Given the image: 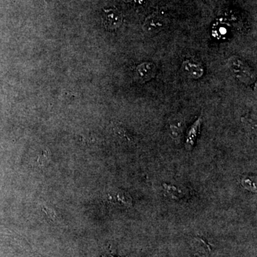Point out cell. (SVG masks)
Listing matches in <instances>:
<instances>
[{"label":"cell","mask_w":257,"mask_h":257,"mask_svg":"<svg viewBox=\"0 0 257 257\" xmlns=\"http://www.w3.org/2000/svg\"><path fill=\"white\" fill-rule=\"evenodd\" d=\"M230 72L240 82L251 84L256 79V74L251 67L238 56H231L227 61Z\"/></svg>","instance_id":"obj_1"},{"label":"cell","mask_w":257,"mask_h":257,"mask_svg":"<svg viewBox=\"0 0 257 257\" xmlns=\"http://www.w3.org/2000/svg\"><path fill=\"white\" fill-rule=\"evenodd\" d=\"M242 185L245 188L249 189V190H254L256 189V184L253 183L249 178H244L242 179Z\"/></svg>","instance_id":"obj_10"},{"label":"cell","mask_w":257,"mask_h":257,"mask_svg":"<svg viewBox=\"0 0 257 257\" xmlns=\"http://www.w3.org/2000/svg\"><path fill=\"white\" fill-rule=\"evenodd\" d=\"M43 1L46 2V1H47V0H43Z\"/></svg>","instance_id":"obj_11"},{"label":"cell","mask_w":257,"mask_h":257,"mask_svg":"<svg viewBox=\"0 0 257 257\" xmlns=\"http://www.w3.org/2000/svg\"><path fill=\"white\" fill-rule=\"evenodd\" d=\"M157 73V67L152 62H143L137 67L135 75L137 79L141 82H146L151 80Z\"/></svg>","instance_id":"obj_5"},{"label":"cell","mask_w":257,"mask_h":257,"mask_svg":"<svg viewBox=\"0 0 257 257\" xmlns=\"http://www.w3.org/2000/svg\"><path fill=\"white\" fill-rule=\"evenodd\" d=\"M193 247H194V251L199 256H203V257L209 256L210 248L202 239L197 238L194 240V242H193Z\"/></svg>","instance_id":"obj_8"},{"label":"cell","mask_w":257,"mask_h":257,"mask_svg":"<svg viewBox=\"0 0 257 257\" xmlns=\"http://www.w3.org/2000/svg\"><path fill=\"white\" fill-rule=\"evenodd\" d=\"M182 70L189 78L197 79L204 74V67L199 62L192 60L184 61L182 65Z\"/></svg>","instance_id":"obj_6"},{"label":"cell","mask_w":257,"mask_h":257,"mask_svg":"<svg viewBox=\"0 0 257 257\" xmlns=\"http://www.w3.org/2000/svg\"><path fill=\"white\" fill-rule=\"evenodd\" d=\"M124 17L121 12L115 8L104 10L101 21L103 26L106 30H114L122 25Z\"/></svg>","instance_id":"obj_2"},{"label":"cell","mask_w":257,"mask_h":257,"mask_svg":"<svg viewBox=\"0 0 257 257\" xmlns=\"http://www.w3.org/2000/svg\"><path fill=\"white\" fill-rule=\"evenodd\" d=\"M201 124H202V118L199 117L189 128L185 140V149L187 151H192L193 150L198 135L200 131Z\"/></svg>","instance_id":"obj_7"},{"label":"cell","mask_w":257,"mask_h":257,"mask_svg":"<svg viewBox=\"0 0 257 257\" xmlns=\"http://www.w3.org/2000/svg\"><path fill=\"white\" fill-rule=\"evenodd\" d=\"M106 200L111 204L121 207H130L133 205V199L130 194L120 189H114L108 192Z\"/></svg>","instance_id":"obj_3"},{"label":"cell","mask_w":257,"mask_h":257,"mask_svg":"<svg viewBox=\"0 0 257 257\" xmlns=\"http://www.w3.org/2000/svg\"><path fill=\"white\" fill-rule=\"evenodd\" d=\"M166 194L169 197L172 199H179L185 196V190L181 189L180 187H176L174 185H167L164 184Z\"/></svg>","instance_id":"obj_9"},{"label":"cell","mask_w":257,"mask_h":257,"mask_svg":"<svg viewBox=\"0 0 257 257\" xmlns=\"http://www.w3.org/2000/svg\"><path fill=\"white\" fill-rule=\"evenodd\" d=\"M163 19L157 15H152L145 19L143 25V31L147 34H157L165 28Z\"/></svg>","instance_id":"obj_4"}]
</instances>
